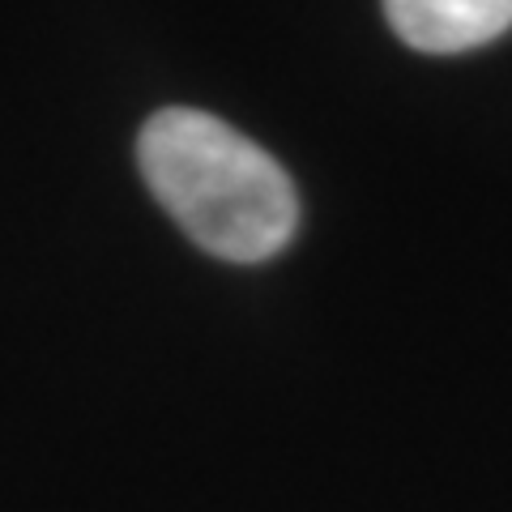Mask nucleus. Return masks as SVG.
<instances>
[{
  "label": "nucleus",
  "instance_id": "f257e3e1",
  "mask_svg": "<svg viewBox=\"0 0 512 512\" xmlns=\"http://www.w3.org/2000/svg\"><path fill=\"white\" fill-rule=\"evenodd\" d=\"M137 163L184 235L222 261H269L299 227V197L278 158L210 111H154Z\"/></svg>",
  "mask_w": 512,
  "mask_h": 512
},
{
  "label": "nucleus",
  "instance_id": "f03ea898",
  "mask_svg": "<svg viewBox=\"0 0 512 512\" xmlns=\"http://www.w3.org/2000/svg\"><path fill=\"white\" fill-rule=\"evenodd\" d=\"M384 13L397 39L431 56L470 52L512 26V0H384Z\"/></svg>",
  "mask_w": 512,
  "mask_h": 512
}]
</instances>
